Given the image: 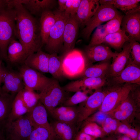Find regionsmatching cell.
Wrapping results in <instances>:
<instances>
[{
	"label": "cell",
	"instance_id": "ba28073f",
	"mask_svg": "<svg viewBox=\"0 0 140 140\" xmlns=\"http://www.w3.org/2000/svg\"><path fill=\"white\" fill-rule=\"evenodd\" d=\"M121 15L113 6L100 5L96 11L86 24L82 31L85 37L89 38L93 30L103 23Z\"/></svg>",
	"mask_w": 140,
	"mask_h": 140
},
{
	"label": "cell",
	"instance_id": "b9f144b4",
	"mask_svg": "<svg viewBox=\"0 0 140 140\" xmlns=\"http://www.w3.org/2000/svg\"><path fill=\"white\" fill-rule=\"evenodd\" d=\"M73 107L62 106L57 107L53 110L50 114L54 118L57 116L65 113L71 109Z\"/></svg>",
	"mask_w": 140,
	"mask_h": 140
},
{
	"label": "cell",
	"instance_id": "8d00e7d4",
	"mask_svg": "<svg viewBox=\"0 0 140 140\" xmlns=\"http://www.w3.org/2000/svg\"><path fill=\"white\" fill-rule=\"evenodd\" d=\"M107 35L105 24L98 26L93 34L88 46L102 44L104 38Z\"/></svg>",
	"mask_w": 140,
	"mask_h": 140
},
{
	"label": "cell",
	"instance_id": "6da1fadb",
	"mask_svg": "<svg viewBox=\"0 0 140 140\" xmlns=\"http://www.w3.org/2000/svg\"><path fill=\"white\" fill-rule=\"evenodd\" d=\"M16 12L17 38L25 48L28 56L41 49L43 45L39 23L23 5L8 0Z\"/></svg>",
	"mask_w": 140,
	"mask_h": 140
},
{
	"label": "cell",
	"instance_id": "d4e9b609",
	"mask_svg": "<svg viewBox=\"0 0 140 140\" xmlns=\"http://www.w3.org/2000/svg\"><path fill=\"white\" fill-rule=\"evenodd\" d=\"M16 94L0 92V134L8 121L13 100Z\"/></svg>",
	"mask_w": 140,
	"mask_h": 140
},
{
	"label": "cell",
	"instance_id": "f907efd6",
	"mask_svg": "<svg viewBox=\"0 0 140 140\" xmlns=\"http://www.w3.org/2000/svg\"><path fill=\"white\" fill-rule=\"evenodd\" d=\"M0 140H5L3 133L0 134Z\"/></svg>",
	"mask_w": 140,
	"mask_h": 140
},
{
	"label": "cell",
	"instance_id": "4dcf8cb0",
	"mask_svg": "<svg viewBox=\"0 0 140 140\" xmlns=\"http://www.w3.org/2000/svg\"><path fill=\"white\" fill-rule=\"evenodd\" d=\"M27 140H59L53 131L41 127H33Z\"/></svg>",
	"mask_w": 140,
	"mask_h": 140
},
{
	"label": "cell",
	"instance_id": "bcb514c9",
	"mask_svg": "<svg viewBox=\"0 0 140 140\" xmlns=\"http://www.w3.org/2000/svg\"><path fill=\"white\" fill-rule=\"evenodd\" d=\"M5 69V68L3 66L2 61L0 60V92L1 90V85L2 83L3 77Z\"/></svg>",
	"mask_w": 140,
	"mask_h": 140
},
{
	"label": "cell",
	"instance_id": "60d3db41",
	"mask_svg": "<svg viewBox=\"0 0 140 140\" xmlns=\"http://www.w3.org/2000/svg\"><path fill=\"white\" fill-rule=\"evenodd\" d=\"M104 123L111 129L113 133L116 134L117 128L120 122L113 117H108Z\"/></svg>",
	"mask_w": 140,
	"mask_h": 140
},
{
	"label": "cell",
	"instance_id": "7402d4cb",
	"mask_svg": "<svg viewBox=\"0 0 140 140\" xmlns=\"http://www.w3.org/2000/svg\"><path fill=\"white\" fill-rule=\"evenodd\" d=\"M135 104L136 102L129 94L128 96L109 115L119 121H126L135 112Z\"/></svg>",
	"mask_w": 140,
	"mask_h": 140
},
{
	"label": "cell",
	"instance_id": "7bdbcfd3",
	"mask_svg": "<svg viewBox=\"0 0 140 140\" xmlns=\"http://www.w3.org/2000/svg\"><path fill=\"white\" fill-rule=\"evenodd\" d=\"M96 139L80 130L76 134L73 140H96Z\"/></svg>",
	"mask_w": 140,
	"mask_h": 140
},
{
	"label": "cell",
	"instance_id": "3957f363",
	"mask_svg": "<svg viewBox=\"0 0 140 140\" xmlns=\"http://www.w3.org/2000/svg\"><path fill=\"white\" fill-rule=\"evenodd\" d=\"M87 65L83 53L73 49L62 56L61 68L63 76L72 79L81 76L88 67Z\"/></svg>",
	"mask_w": 140,
	"mask_h": 140
},
{
	"label": "cell",
	"instance_id": "5bb4252c",
	"mask_svg": "<svg viewBox=\"0 0 140 140\" xmlns=\"http://www.w3.org/2000/svg\"><path fill=\"white\" fill-rule=\"evenodd\" d=\"M3 83L1 91L3 92L17 94L22 90L25 86L19 72L5 68L2 79Z\"/></svg>",
	"mask_w": 140,
	"mask_h": 140
},
{
	"label": "cell",
	"instance_id": "836d02e7",
	"mask_svg": "<svg viewBox=\"0 0 140 140\" xmlns=\"http://www.w3.org/2000/svg\"><path fill=\"white\" fill-rule=\"evenodd\" d=\"M140 2L139 0H111V4L125 13L139 6Z\"/></svg>",
	"mask_w": 140,
	"mask_h": 140
},
{
	"label": "cell",
	"instance_id": "ac0fdd59",
	"mask_svg": "<svg viewBox=\"0 0 140 140\" xmlns=\"http://www.w3.org/2000/svg\"><path fill=\"white\" fill-rule=\"evenodd\" d=\"M26 114L33 127H43L53 131L50 123L48 121L47 111L40 101Z\"/></svg>",
	"mask_w": 140,
	"mask_h": 140
},
{
	"label": "cell",
	"instance_id": "d6a6232c",
	"mask_svg": "<svg viewBox=\"0 0 140 140\" xmlns=\"http://www.w3.org/2000/svg\"><path fill=\"white\" fill-rule=\"evenodd\" d=\"M21 92L23 100L29 112L39 101V94L25 87Z\"/></svg>",
	"mask_w": 140,
	"mask_h": 140
},
{
	"label": "cell",
	"instance_id": "ffe728a7",
	"mask_svg": "<svg viewBox=\"0 0 140 140\" xmlns=\"http://www.w3.org/2000/svg\"><path fill=\"white\" fill-rule=\"evenodd\" d=\"M50 54L40 50L27 57L24 64L43 73H48V65Z\"/></svg>",
	"mask_w": 140,
	"mask_h": 140
},
{
	"label": "cell",
	"instance_id": "44dd1931",
	"mask_svg": "<svg viewBox=\"0 0 140 140\" xmlns=\"http://www.w3.org/2000/svg\"><path fill=\"white\" fill-rule=\"evenodd\" d=\"M50 124L59 140H73L79 131L75 124L67 123L55 120L52 121Z\"/></svg>",
	"mask_w": 140,
	"mask_h": 140
},
{
	"label": "cell",
	"instance_id": "f35d334b",
	"mask_svg": "<svg viewBox=\"0 0 140 140\" xmlns=\"http://www.w3.org/2000/svg\"><path fill=\"white\" fill-rule=\"evenodd\" d=\"M81 0H67L65 12L69 15H75Z\"/></svg>",
	"mask_w": 140,
	"mask_h": 140
},
{
	"label": "cell",
	"instance_id": "f546056e",
	"mask_svg": "<svg viewBox=\"0 0 140 140\" xmlns=\"http://www.w3.org/2000/svg\"><path fill=\"white\" fill-rule=\"evenodd\" d=\"M62 56L60 57L57 53H53L50 54L49 57L48 72L54 78L58 80L63 76L61 68Z\"/></svg>",
	"mask_w": 140,
	"mask_h": 140
},
{
	"label": "cell",
	"instance_id": "d590c367",
	"mask_svg": "<svg viewBox=\"0 0 140 140\" xmlns=\"http://www.w3.org/2000/svg\"><path fill=\"white\" fill-rule=\"evenodd\" d=\"M78 115L77 108H73L65 113L57 116L53 118L57 120L72 124H76Z\"/></svg>",
	"mask_w": 140,
	"mask_h": 140
},
{
	"label": "cell",
	"instance_id": "4316f807",
	"mask_svg": "<svg viewBox=\"0 0 140 140\" xmlns=\"http://www.w3.org/2000/svg\"><path fill=\"white\" fill-rule=\"evenodd\" d=\"M110 64L108 61L88 66L82 77L106 78L108 76Z\"/></svg>",
	"mask_w": 140,
	"mask_h": 140
},
{
	"label": "cell",
	"instance_id": "52a82bcc",
	"mask_svg": "<svg viewBox=\"0 0 140 140\" xmlns=\"http://www.w3.org/2000/svg\"><path fill=\"white\" fill-rule=\"evenodd\" d=\"M57 20L51 28L45 49L50 54L57 53L63 46V36L66 22L70 15L58 10Z\"/></svg>",
	"mask_w": 140,
	"mask_h": 140
},
{
	"label": "cell",
	"instance_id": "1f68e13d",
	"mask_svg": "<svg viewBox=\"0 0 140 140\" xmlns=\"http://www.w3.org/2000/svg\"><path fill=\"white\" fill-rule=\"evenodd\" d=\"M80 131L96 139L106 136L102 127L94 122H84Z\"/></svg>",
	"mask_w": 140,
	"mask_h": 140
},
{
	"label": "cell",
	"instance_id": "4fadbf2b",
	"mask_svg": "<svg viewBox=\"0 0 140 140\" xmlns=\"http://www.w3.org/2000/svg\"><path fill=\"white\" fill-rule=\"evenodd\" d=\"M110 78V82L113 86L125 83L140 85V66L133 63L131 58L127 65L119 75Z\"/></svg>",
	"mask_w": 140,
	"mask_h": 140
},
{
	"label": "cell",
	"instance_id": "ee69618b",
	"mask_svg": "<svg viewBox=\"0 0 140 140\" xmlns=\"http://www.w3.org/2000/svg\"><path fill=\"white\" fill-rule=\"evenodd\" d=\"M130 128L128 124L120 123L117 128L116 134L126 135Z\"/></svg>",
	"mask_w": 140,
	"mask_h": 140
},
{
	"label": "cell",
	"instance_id": "db71d44e",
	"mask_svg": "<svg viewBox=\"0 0 140 140\" xmlns=\"http://www.w3.org/2000/svg\"></svg>",
	"mask_w": 140,
	"mask_h": 140
},
{
	"label": "cell",
	"instance_id": "603a6c76",
	"mask_svg": "<svg viewBox=\"0 0 140 140\" xmlns=\"http://www.w3.org/2000/svg\"><path fill=\"white\" fill-rule=\"evenodd\" d=\"M58 15V10L54 12L50 10L46 11L41 15L39 25L43 45L47 42L50 32L57 20Z\"/></svg>",
	"mask_w": 140,
	"mask_h": 140
},
{
	"label": "cell",
	"instance_id": "e0dca14e",
	"mask_svg": "<svg viewBox=\"0 0 140 140\" xmlns=\"http://www.w3.org/2000/svg\"><path fill=\"white\" fill-rule=\"evenodd\" d=\"M118 53L113 52L108 46L102 44L88 46L86 51L88 59L91 62L108 61L114 59Z\"/></svg>",
	"mask_w": 140,
	"mask_h": 140
},
{
	"label": "cell",
	"instance_id": "7a4b0ae2",
	"mask_svg": "<svg viewBox=\"0 0 140 140\" xmlns=\"http://www.w3.org/2000/svg\"><path fill=\"white\" fill-rule=\"evenodd\" d=\"M16 38V12L13 6L7 3L0 11V55L6 60L8 61V45Z\"/></svg>",
	"mask_w": 140,
	"mask_h": 140
},
{
	"label": "cell",
	"instance_id": "ab89813d",
	"mask_svg": "<svg viewBox=\"0 0 140 140\" xmlns=\"http://www.w3.org/2000/svg\"><path fill=\"white\" fill-rule=\"evenodd\" d=\"M108 115V114L99 111L91 115L83 122H93L102 125L108 117L107 116Z\"/></svg>",
	"mask_w": 140,
	"mask_h": 140
},
{
	"label": "cell",
	"instance_id": "7dc6e473",
	"mask_svg": "<svg viewBox=\"0 0 140 140\" xmlns=\"http://www.w3.org/2000/svg\"><path fill=\"white\" fill-rule=\"evenodd\" d=\"M115 140H132L128 136L121 134L114 135Z\"/></svg>",
	"mask_w": 140,
	"mask_h": 140
},
{
	"label": "cell",
	"instance_id": "e575fe53",
	"mask_svg": "<svg viewBox=\"0 0 140 140\" xmlns=\"http://www.w3.org/2000/svg\"><path fill=\"white\" fill-rule=\"evenodd\" d=\"M92 91L86 90L75 92L72 96L67 99L62 104L63 106L73 107L80 104L86 100L88 97V94Z\"/></svg>",
	"mask_w": 140,
	"mask_h": 140
},
{
	"label": "cell",
	"instance_id": "c3c4849f",
	"mask_svg": "<svg viewBox=\"0 0 140 140\" xmlns=\"http://www.w3.org/2000/svg\"><path fill=\"white\" fill-rule=\"evenodd\" d=\"M7 5V0H0V11L5 8Z\"/></svg>",
	"mask_w": 140,
	"mask_h": 140
},
{
	"label": "cell",
	"instance_id": "9c48e42d",
	"mask_svg": "<svg viewBox=\"0 0 140 140\" xmlns=\"http://www.w3.org/2000/svg\"><path fill=\"white\" fill-rule=\"evenodd\" d=\"M99 89L95 90L77 107L78 115L77 124L83 122L101 106L107 90L102 91Z\"/></svg>",
	"mask_w": 140,
	"mask_h": 140
},
{
	"label": "cell",
	"instance_id": "8992f818",
	"mask_svg": "<svg viewBox=\"0 0 140 140\" xmlns=\"http://www.w3.org/2000/svg\"><path fill=\"white\" fill-rule=\"evenodd\" d=\"M33 128L26 114L13 121H8L4 130L5 139L27 140Z\"/></svg>",
	"mask_w": 140,
	"mask_h": 140
},
{
	"label": "cell",
	"instance_id": "f6af8a7d",
	"mask_svg": "<svg viewBox=\"0 0 140 140\" xmlns=\"http://www.w3.org/2000/svg\"><path fill=\"white\" fill-rule=\"evenodd\" d=\"M58 1L59 8L58 10L61 12H65L67 0H58Z\"/></svg>",
	"mask_w": 140,
	"mask_h": 140
},
{
	"label": "cell",
	"instance_id": "7c38bea8",
	"mask_svg": "<svg viewBox=\"0 0 140 140\" xmlns=\"http://www.w3.org/2000/svg\"><path fill=\"white\" fill-rule=\"evenodd\" d=\"M107 78L82 77L72 81L62 87L65 91L74 92L80 91L96 90L104 86L107 82Z\"/></svg>",
	"mask_w": 140,
	"mask_h": 140
},
{
	"label": "cell",
	"instance_id": "74e56055",
	"mask_svg": "<svg viewBox=\"0 0 140 140\" xmlns=\"http://www.w3.org/2000/svg\"><path fill=\"white\" fill-rule=\"evenodd\" d=\"M129 38V41L130 45V54L132 62L138 66L140 65V44L138 42Z\"/></svg>",
	"mask_w": 140,
	"mask_h": 140
},
{
	"label": "cell",
	"instance_id": "f5cc1de1",
	"mask_svg": "<svg viewBox=\"0 0 140 140\" xmlns=\"http://www.w3.org/2000/svg\"></svg>",
	"mask_w": 140,
	"mask_h": 140
},
{
	"label": "cell",
	"instance_id": "30bf717a",
	"mask_svg": "<svg viewBox=\"0 0 140 140\" xmlns=\"http://www.w3.org/2000/svg\"><path fill=\"white\" fill-rule=\"evenodd\" d=\"M25 87L40 92L51 79L39 71L23 64L20 69Z\"/></svg>",
	"mask_w": 140,
	"mask_h": 140
},
{
	"label": "cell",
	"instance_id": "83f0119b",
	"mask_svg": "<svg viewBox=\"0 0 140 140\" xmlns=\"http://www.w3.org/2000/svg\"><path fill=\"white\" fill-rule=\"evenodd\" d=\"M21 91L16 95L13 100L8 121H13L29 112L22 99Z\"/></svg>",
	"mask_w": 140,
	"mask_h": 140
},
{
	"label": "cell",
	"instance_id": "484cf974",
	"mask_svg": "<svg viewBox=\"0 0 140 140\" xmlns=\"http://www.w3.org/2000/svg\"><path fill=\"white\" fill-rule=\"evenodd\" d=\"M7 54L8 60L12 64H24L28 56L24 46L16 39L12 41L9 44Z\"/></svg>",
	"mask_w": 140,
	"mask_h": 140
},
{
	"label": "cell",
	"instance_id": "9a60e30c",
	"mask_svg": "<svg viewBox=\"0 0 140 140\" xmlns=\"http://www.w3.org/2000/svg\"><path fill=\"white\" fill-rule=\"evenodd\" d=\"M80 25L75 15H70L65 25L63 36L64 54L74 49Z\"/></svg>",
	"mask_w": 140,
	"mask_h": 140
},
{
	"label": "cell",
	"instance_id": "2e32d148",
	"mask_svg": "<svg viewBox=\"0 0 140 140\" xmlns=\"http://www.w3.org/2000/svg\"><path fill=\"white\" fill-rule=\"evenodd\" d=\"M123 50L118 53L110 65L108 76L110 78L119 75L128 64L130 58V45L129 41L123 46Z\"/></svg>",
	"mask_w": 140,
	"mask_h": 140
},
{
	"label": "cell",
	"instance_id": "277c9868",
	"mask_svg": "<svg viewBox=\"0 0 140 140\" xmlns=\"http://www.w3.org/2000/svg\"><path fill=\"white\" fill-rule=\"evenodd\" d=\"M137 85L125 83L116 85L107 89L99 111L108 115L111 113L128 96Z\"/></svg>",
	"mask_w": 140,
	"mask_h": 140
},
{
	"label": "cell",
	"instance_id": "5b68a950",
	"mask_svg": "<svg viewBox=\"0 0 140 140\" xmlns=\"http://www.w3.org/2000/svg\"><path fill=\"white\" fill-rule=\"evenodd\" d=\"M65 92L57 80L51 78L39 93V101L51 114L58 106L62 104L67 99Z\"/></svg>",
	"mask_w": 140,
	"mask_h": 140
},
{
	"label": "cell",
	"instance_id": "f1b7e54d",
	"mask_svg": "<svg viewBox=\"0 0 140 140\" xmlns=\"http://www.w3.org/2000/svg\"><path fill=\"white\" fill-rule=\"evenodd\" d=\"M129 40L125 32L121 29L116 32L107 35L104 38L103 43L107 44L116 50H120Z\"/></svg>",
	"mask_w": 140,
	"mask_h": 140
},
{
	"label": "cell",
	"instance_id": "d6986e66",
	"mask_svg": "<svg viewBox=\"0 0 140 140\" xmlns=\"http://www.w3.org/2000/svg\"><path fill=\"white\" fill-rule=\"evenodd\" d=\"M99 1L98 0H81L75 15L80 25L85 26L93 16L100 5Z\"/></svg>",
	"mask_w": 140,
	"mask_h": 140
},
{
	"label": "cell",
	"instance_id": "cb8c5ba5",
	"mask_svg": "<svg viewBox=\"0 0 140 140\" xmlns=\"http://www.w3.org/2000/svg\"><path fill=\"white\" fill-rule=\"evenodd\" d=\"M23 5L32 15H38L44 12L50 10L55 4L53 0H14Z\"/></svg>",
	"mask_w": 140,
	"mask_h": 140
},
{
	"label": "cell",
	"instance_id": "8fae6325",
	"mask_svg": "<svg viewBox=\"0 0 140 140\" xmlns=\"http://www.w3.org/2000/svg\"><path fill=\"white\" fill-rule=\"evenodd\" d=\"M121 29L129 34V38L140 40V7L125 13L121 23Z\"/></svg>",
	"mask_w": 140,
	"mask_h": 140
},
{
	"label": "cell",
	"instance_id": "681fc988",
	"mask_svg": "<svg viewBox=\"0 0 140 140\" xmlns=\"http://www.w3.org/2000/svg\"><path fill=\"white\" fill-rule=\"evenodd\" d=\"M112 136H109L107 137L105 136L101 138V140H115L114 137Z\"/></svg>",
	"mask_w": 140,
	"mask_h": 140
},
{
	"label": "cell",
	"instance_id": "816d5d0a",
	"mask_svg": "<svg viewBox=\"0 0 140 140\" xmlns=\"http://www.w3.org/2000/svg\"><path fill=\"white\" fill-rule=\"evenodd\" d=\"M137 140H140V132L138 133Z\"/></svg>",
	"mask_w": 140,
	"mask_h": 140
}]
</instances>
